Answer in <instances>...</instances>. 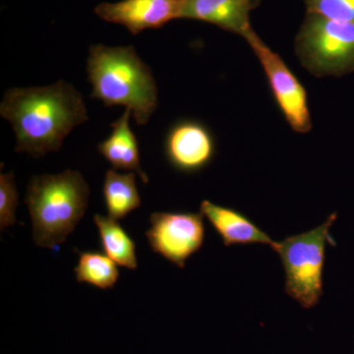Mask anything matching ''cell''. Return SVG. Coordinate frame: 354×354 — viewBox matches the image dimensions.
I'll list each match as a JSON object with an SVG mask.
<instances>
[{
  "label": "cell",
  "mask_w": 354,
  "mask_h": 354,
  "mask_svg": "<svg viewBox=\"0 0 354 354\" xmlns=\"http://www.w3.org/2000/svg\"><path fill=\"white\" fill-rule=\"evenodd\" d=\"M0 114L15 133L16 152L32 158L60 150L70 133L88 120L82 95L64 80L44 87L8 88Z\"/></svg>",
  "instance_id": "obj_1"
},
{
  "label": "cell",
  "mask_w": 354,
  "mask_h": 354,
  "mask_svg": "<svg viewBox=\"0 0 354 354\" xmlns=\"http://www.w3.org/2000/svg\"><path fill=\"white\" fill-rule=\"evenodd\" d=\"M88 80L93 99L106 106L129 109L135 122L146 125L158 106V91L152 69L133 46L93 44L88 48Z\"/></svg>",
  "instance_id": "obj_2"
},
{
  "label": "cell",
  "mask_w": 354,
  "mask_h": 354,
  "mask_svg": "<svg viewBox=\"0 0 354 354\" xmlns=\"http://www.w3.org/2000/svg\"><path fill=\"white\" fill-rule=\"evenodd\" d=\"M90 187L79 171L35 176L26 194L36 245L55 249L64 243L87 211Z\"/></svg>",
  "instance_id": "obj_3"
},
{
  "label": "cell",
  "mask_w": 354,
  "mask_h": 354,
  "mask_svg": "<svg viewBox=\"0 0 354 354\" xmlns=\"http://www.w3.org/2000/svg\"><path fill=\"white\" fill-rule=\"evenodd\" d=\"M335 221L337 214H332L319 227L271 245L285 270L286 295L305 309L315 307L322 297L326 248L335 245L330 234Z\"/></svg>",
  "instance_id": "obj_4"
},
{
  "label": "cell",
  "mask_w": 354,
  "mask_h": 354,
  "mask_svg": "<svg viewBox=\"0 0 354 354\" xmlns=\"http://www.w3.org/2000/svg\"><path fill=\"white\" fill-rule=\"evenodd\" d=\"M300 64L317 77L354 71V24L307 13L297 39Z\"/></svg>",
  "instance_id": "obj_5"
},
{
  "label": "cell",
  "mask_w": 354,
  "mask_h": 354,
  "mask_svg": "<svg viewBox=\"0 0 354 354\" xmlns=\"http://www.w3.org/2000/svg\"><path fill=\"white\" fill-rule=\"evenodd\" d=\"M149 221L145 234L151 249L179 269L204 245L206 227L201 213L156 212Z\"/></svg>",
  "instance_id": "obj_6"
},
{
  "label": "cell",
  "mask_w": 354,
  "mask_h": 354,
  "mask_svg": "<svg viewBox=\"0 0 354 354\" xmlns=\"http://www.w3.org/2000/svg\"><path fill=\"white\" fill-rule=\"evenodd\" d=\"M259 59L270 84L274 101L293 131L308 133L312 118L306 90L288 68L283 58L272 50L255 31L244 38Z\"/></svg>",
  "instance_id": "obj_7"
},
{
  "label": "cell",
  "mask_w": 354,
  "mask_h": 354,
  "mask_svg": "<svg viewBox=\"0 0 354 354\" xmlns=\"http://www.w3.org/2000/svg\"><path fill=\"white\" fill-rule=\"evenodd\" d=\"M184 4L185 0H121L102 2L94 11L102 20L124 26L131 34L138 35L181 19Z\"/></svg>",
  "instance_id": "obj_8"
},
{
  "label": "cell",
  "mask_w": 354,
  "mask_h": 354,
  "mask_svg": "<svg viewBox=\"0 0 354 354\" xmlns=\"http://www.w3.org/2000/svg\"><path fill=\"white\" fill-rule=\"evenodd\" d=\"M165 152L176 171L196 174L206 169L215 157V140L202 123L180 121L169 130L165 138Z\"/></svg>",
  "instance_id": "obj_9"
},
{
  "label": "cell",
  "mask_w": 354,
  "mask_h": 354,
  "mask_svg": "<svg viewBox=\"0 0 354 354\" xmlns=\"http://www.w3.org/2000/svg\"><path fill=\"white\" fill-rule=\"evenodd\" d=\"M258 0H185L181 19L203 21L245 38L253 32L251 11Z\"/></svg>",
  "instance_id": "obj_10"
},
{
  "label": "cell",
  "mask_w": 354,
  "mask_h": 354,
  "mask_svg": "<svg viewBox=\"0 0 354 354\" xmlns=\"http://www.w3.org/2000/svg\"><path fill=\"white\" fill-rule=\"evenodd\" d=\"M200 213L209 221L225 247L254 244L271 246L274 243L267 232L241 211L204 200L200 205Z\"/></svg>",
  "instance_id": "obj_11"
},
{
  "label": "cell",
  "mask_w": 354,
  "mask_h": 354,
  "mask_svg": "<svg viewBox=\"0 0 354 354\" xmlns=\"http://www.w3.org/2000/svg\"><path fill=\"white\" fill-rule=\"evenodd\" d=\"M131 118V111L125 109L122 115L111 123L113 131L97 145V151L113 165V169L134 172L146 184L149 177L142 169L138 140L130 127Z\"/></svg>",
  "instance_id": "obj_12"
},
{
  "label": "cell",
  "mask_w": 354,
  "mask_h": 354,
  "mask_svg": "<svg viewBox=\"0 0 354 354\" xmlns=\"http://www.w3.org/2000/svg\"><path fill=\"white\" fill-rule=\"evenodd\" d=\"M102 194L109 218L122 221L141 206L136 183V174H120L116 169H109L104 176Z\"/></svg>",
  "instance_id": "obj_13"
},
{
  "label": "cell",
  "mask_w": 354,
  "mask_h": 354,
  "mask_svg": "<svg viewBox=\"0 0 354 354\" xmlns=\"http://www.w3.org/2000/svg\"><path fill=\"white\" fill-rule=\"evenodd\" d=\"M94 223L101 237L102 250L114 263L128 270H136V244L118 221L95 215Z\"/></svg>",
  "instance_id": "obj_14"
},
{
  "label": "cell",
  "mask_w": 354,
  "mask_h": 354,
  "mask_svg": "<svg viewBox=\"0 0 354 354\" xmlns=\"http://www.w3.org/2000/svg\"><path fill=\"white\" fill-rule=\"evenodd\" d=\"M74 272L77 283H87L101 290L114 288L120 276L118 264L106 254L97 251L79 252L78 264L74 268Z\"/></svg>",
  "instance_id": "obj_15"
},
{
  "label": "cell",
  "mask_w": 354,
  "mask_h": 354,
  "mask_svg": "<svg viewBox=\"0 0 354 354\" xmlns=\"http://www.w3.org/2000/svg\"><path fill=\"white\" fill-rule=\"evenodd\" d=\"M17 186L12 171L0 174V228L1 232L16 223L18 207Z\"/></svg>",
  "instance_id": "obj_16"
},
{
  "label": "cell",
  "mask_w": 354,
  "mask_h": 354,
  "mask_svg": "<svg viewBox=\"0 0 354 354\" xmlns=\"http://www.w3.org/2000/svg\"><path fill=\"white\" fill-rule=\"evenodd\" d=\"M304 2L307 13L354 24V0H304Z\"/></svg>",
  "instance_id": "obj_17"
},
{
  "label": "cell",
  "mask_w": 354,
  "mask_h": 354,
  "mask_svg": "<svg viewBox=\"0 0 354 354\" xmlns=\"http://www.w3.org/2000/svg\"><path fill=\"white\" fill-rule=\"evenodd\" d=\"M353 354H354V351H353Z\"/></svg>",
  "instance_id": "obj_18"
}]
</instances>
